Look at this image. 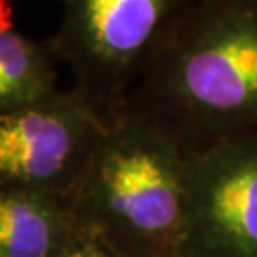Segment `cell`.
Here are the masks:
<instances>
[{"instance_id": "obj_2", "label": "cell", "mask_w": 257, "mask_h": 257, "mask_svg": "<svg viewBox=\"0 0 257 257\" xmlns=\"http://www.w3.org/2000/svg\"><path fill=\"white\" fill-rule=\"evenodd\" d=\"M73 208L126 257H183L187 234V151L136 116L110 124Z\"/></svg>"}, {"instance_id": "obj_1", "label": "cell", "mask_w": 257, "mask_h": 257, "mask_svg": "<svg viewBox=\"0 0 257 257\" xmlns=\"http://www.w3.org/2000/svg\"><path fill=\"white\" fill-rule=\"evenodd\" d=\"M126 114L185 151L257 132V0H189L155 48Z\"/></svg>"}, {"instance_id": "obj_8", "label": "cell", "mask_w": 257, "mask_h": 257, "mask_svg": "<svg viewBox=\"0 0 257 257\" xmlns=\"http://www.w3.org/2000/svg\"><path fill=\"white\" fill-rule=\"evenodd\" d=\"M80 219V217H78ZM57 257H126L82 219Z\"/></svg>"}, {"instance_id": "obj_3", "label": "cell", "mask_w": 257, "mask_h": 257, "mask_svg": "<svg viewBox=\"0 0 257 257\" xmlns=\"http://www.w3.org/2000/svg\"><path fill=\"white\" fill-rule=\"evenodd\" d=\"M189 0H59L52 37L73 90L105 122H118L151 55Z\"/></svg>"}, {"instance_id": "obj_7", "label": "cell", "mask_w": 257, "mask_h": 257, "mask_svg": "<svg viewBox=\"0 0 257 257\" xmlns=\"http://www.w3.org/2000/svg\"><path fill=\"white\" fill-rule=\"evenodd\" d=\"M12 0H0V112L52 101L59 86L61 59L52 38L37 40L16 29Z\"/></svg>"}, {"instance_id": "obj_4", "label": "cell", "mask_w": 257, "mask_h": 257, "mask_svg": "<svg viewBox=\"0 0 257 257\" xmlns=\"http://www.w3.org/2000/svg\"><path fill=\"white\" fill-rule=\"evenodd\" d=\"M109 126L71 88L52 101L0 112V189L71 200Z\"/></svg>"}, {"instance_id": "obj_6", "label": "cell", "mask_w": 257, "mask_h": 257, "mask_svg": "<svg viewBox=\"0 0 257 257\" xmlns=\"http://www.w3.org/2000/svg\"><path fill=\"white\" fill-rule=\"evenodd\" d=\"M78 221L61 194L0 189V257H57Z\"/></svg>"}, {"instance_id": "obj_5", "label": "cell", "mask_w": 257, "mask_h": 257, "mask_svg": "<svg viewBox=\"0 0 257 257\" xmlns=\"http://www.w3.org/2000/svg\"><path fill=\"white\" fill-rule=\"evenodd\" d=\"M183 257H257V132L187 151Z\"/></svg>"}]
</instances>
